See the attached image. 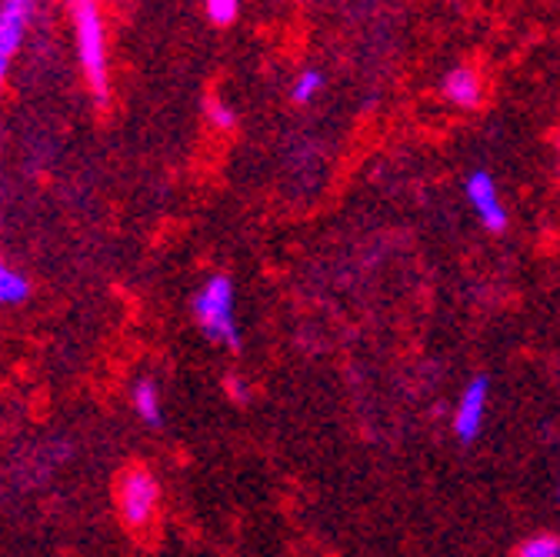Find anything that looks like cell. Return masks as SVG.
Segmentation results:
<instances>
[{
    "label": "cell",
    "instance_id": "5",
    "mask_svg": "<svg viewBox=\"0 0 560 557\" xmlns=\"http://www.w3.org/2000/svg\"><path fill=\"white\" fill-rule=\"evenodd\" d=\"M487 394H490V384L487 378H474L467 384V391L460 394L457 401V410H454V431L464 444H470L480 428H483V417H487Z\"/></svg>",
    "mask_w": 560,
    "mask_h": 557
},
{
    "label": "cell",
    "instance_id": "8",
    "mask_svg": "<svg viewBox=\"0 0 560 557\" xmlns=\"http://www.w3.org/2000/svg\"><path fill=\"white\" fill-rule=\"evenodd\" d=\"M130 401H133V410L140 414V421H148V425H161L164 421V410H161V391L154 381H137L133 391H130Z\"/></svg>",
    "mask_w": 560,
    "mask_h": 557
},
{
    "label": "cell",
    "instance_id": "15",
    "mask_svg": "<svg viewBox=\"0 0 560 557\" xmlns=\"http://www.w3.org/2000/svg\"><path fill=\"white\" fill-rule=\"evenodd\" d=\"M8 67H11V63H0V94H4V81H8Z\"/></svg>",
    "mask_w": 560,
    "mask_h": 557
},
{
    "label": "cell",
    "instance_id": "2",
    "mask_svg": "<svg viewBox=\"0 0 560 557\" xmlns=\"http://www.w3.org/2000/svg\"><path fill=\"white\" fill-rule=\"evenodd\" d=\"M194 317H197L200 330L214 344H224V347H231V351H241V330L234 324V285L224 274H214L197 291Z\"/></svg>",
    "mask_w": 560,
    "mask_h": 557
},
{
    "label": "cell",
    "instance_id": "1",
    "mask_svg": "<svg viewBox=\"0 0 560 557\" xmlns=\"http://www.w3.org/2000/svg\"><path fill=\"white\" fill-rule=\"evenodd\" d=\"M70 14H74L81 71L97 104L104 107L107 104V34H104V18H101V0H70Z\"/></svg>",
    "mask_w": 560,
    "mask_h": 557
},
{
    "label": "cell",
    "instance_id": "4",
    "mask_svg": "<svg viewBox=\"0 0 560 557\" xmlns=\"http://www.w3.org/2000/svg\"><path fill=\"white\" fill-rule=\"evenodd\" d=\"M467 197L474 204V211L477 218L483 221L487 231H494L501 234L508 228V211H504V204L498 197V187H494V177H490L487 171H474L470 181H467Z\"/></svg>",
    "mask_w": 560,
    "mask_h": 557
},
{
    "label": "cell",
    "instance_id": "13",
    "mask_svg": "<svg viewBox=\"0 0 560 557\" xmlns=\"http://www.w3.org/2000/svg\"><path fill=\"white\" fill-rule=\"evenodd\" d=\"M207 117H210V124L214 127H221V130H231L234 127V111L228 107V104H221L218 97H207Z\"/></svg>",
    "mask_w": 560,
    "mask_h": 557
},
{
    "label": "cell",
    "instance_id": "9",
    "mask_svg": "<svg viewBox=\"0 0 560 557\" xmlns=\"http://www.w3.org/2000/svg\"><path fill=\"white\" fill-rule=\"evenodd\" d=\"M27 294H31V285L24 281V277L11 264L0 260V307L21 304V301H27Z\"/></svg>",
    "mask_w": 560,
    "mask_h": 557
},
{
    "label": "cell",
    "instance_id": "7",
    "mask_svg": "<svg viewBox=\"0 0 560 557\" xmlns=\"http://www.w3.org/2000/svg\"><path fill=\"white\" fill-rule=\"evenodd\" d=\"M441 91L454 107H464V111H470L483 101V84L474 67H454V71L444 78Z\"/></svg>",
    "mask_w": 560,
    "mask_h": 557
},
{
    "label": "cell",
    "instance_id": "12",
    "mask_svg": "<svg viewBox=\"0 0 560 557\" xmlns=\"http://www.w3.org/2000/svg\"><path fill=\"white\" fill-rule=\"evenodd\" d=\"M320 84H324V78H320V71H304L298 81H294V91H291V97L298 101V104H307L317 91H320Z\"/></svg>",
    "mask_w": 560,
    "mask_h": 557
},
{
    "label": "cell",
    "instance_id": "14",
    "mask_svg": "<svg viewBox=\"0 0 560 557\" xmlns=\"http://www.w3.org/2000/svg\"><path fill=\"white\" fill-rule=\"evenodd\" d=\"M231 394H234L237 401H247V391H244V384H237V378H231Z\"/></svg>",
    "mask_w": 560,
    "mask_h": 557
},
{
    "label": "cell",
    "instance_id": "3",
    "mask_svg": "<svg viewBox=\"0 0 560 557\" xmlns=\"http://www.w3.org/2000/svg\"><path fill=\"white\" fill-rule=\"evenodd\" d=\"M158 501H161L158 480L148 471L133 467L124 474V480H120V514H124L127 527H133V531L148 527L154 511H158Z\"/></svg>",
    "mask_w": 560,
    "mask_h": 557
},
{
    "label": "cell",
    "instance_id": "6",
    "mask_svg": "<svg viewBox=\"0 0 560 557\" xmlns=\"http://www.w3.org/2000/svg\"><path fill=\"white\" fill-rule=\"evenodd\" d=\"M31 18L34 0H0V63H11V57L21 50Z\"/></svg>",
    "mask_w": 560,
    "mask_h": 557
},
{
    "label": "cell",
    "instance_id": "11",
    "mask_svg": "<svg viewBox=\"0 0 560 557\" xmlns=\"http://www.w3.org/2000/svg\"><path fill=\"white\" fill-rule=\"evenodd\" d=\"M203 4H207L210 24H218V27H231L241 14V0H203Z\"/></svg>",
    "mask_w": 560,
    "mask_h": 557
},
{
    "label": "cell",
    "instance_id": "10",
    "mask_svg": "<svg viewBox=\"0 0 560 557\" xmlns=\"http://www.w3.org/2000/svg\"><path fill=\"white\" fill-rule=\"evenodd\" d=\"M521 557H560V537L557 534H537V537H527L521 547H517Z\"/></svg>",
    "mask_w": 560,
    "mask_h": 557
},
{
    "label": "cell",
    "instance_id": "16",
    "mask_svg": "<svg viewBox=\"0 0 560 557\" xmlns=\"http://www.w3.org/2000/svg\"><path fill=\"white\" fill-rule=\"evenodd\" d=\"M557 498H560V487H557Z\"/></svg>",
    "mask_w": 560,
    "mask_h": 557
}]
</instances>
